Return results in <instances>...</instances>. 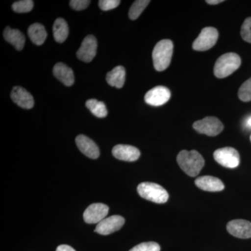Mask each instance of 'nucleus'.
Segmentation results:
<instances>
[{"mask_svg": "<svg viewBox=\"0 0 251 251\" xmlns=\"http://www.w3.org/2000/svg\"></svg>", "mask_w": 251, "mask_h": 251, "instance_id": "473e14b6", "label": "nucleus"}, {"mask_svg": "<svg viewBox=\"0 0 251 251\" xmlns=\"http://www.w3.org/2000/svg\"><path fill=\"white\" fill-rule=\"evenodd\" d=\"M125 224V219L122 216H111L99 223L94 232L102 235H108L121 229Z\"/></svg>", "mask_w": 251, "mask_h": 251, "instance_id": "9d476101", "label": "nucleus"}, {"mask_svg": "<svg viewBox=\"0 0 251 251\" xmlns=\"http://www.w3.org/2000/svg\"><path fill=\"white\" fill-rule=\"evenodd\" d=\"M219 32L216 28L204 27L193 44V49L197 51H206L214 47L217 42Z\"/></svg>", "mask_w": 251, "mask_h": 251, "instance_id": "423d86ee", "label": "nucleus"}, {"mask_svg": "<svg viewBox=\"0 0 251 251\" xmlns=\"http://www.w3.org/2000/svg\"><path fill=\"white\" fill-rule=\"evenodd\" d=\"M11 98L13 101L21 108L28 110L34 107V98L29 92L22 87H14L11 91Z\"/></svg>", "mask_w": 251, "mask_h": 251, "instance_id": "4468645a", "label": "nucleus"}, {"mask_svg": "<svg viewBox=\"0 0 251 251\" xmlns=\"http://www.w3.org/2000/svg\"><path fill=\"white\" fill-rule=\"evenodd\" d=\"M85 105L94 116L99 118H103L108 115V110L103 102L99 101L97 99H89L86 101Z\"/></svg>", "mask_w": 251, "mask_h": 251, "instance_id": "4be33fe9", "label": "nucleus"}, {"mask_svg": "<svg viewBox=\"0 0 251 251\" xmlns=\"http://www.w3.org/2000/svg\"><path fill=\"white\" fill-rule=\"evenodd\" d=\"M137 190L140 197L158 204L166 203L169 198L168 191L155 183H141L138 185Z\"/></svg>", "mask_w": 251, "mask_h": 251, "instance_id": "20e7f679", "label": "nucleus"}, {"mask_svg": "<svg viewBox=\"0 0 251 251\" xmlns=\"http://www.w3.org/2000/svg\"><path fill=\"white\" fill-rule=\"evenodd\" d=\"M79 150L85 156L92 159H97L100 155L99 149L93 140L84 135H79L75 139Z\"/></svg>", "mask_w": 251, "mask_h": 251, "instance_id": "2eb2a0df", "label": "nucleus"}, {"mask_svg": "<svg viewBox=\"0 0 251 251\" xmlns=\"http://www.w3.org/2000/svg\"><path fill=\"white\" fill-rule=\"evenodd\" d=\"M109 207L102 203H94L89 206L83 214L87 224H99L108 215Z\"/></svg>", "mask_w": 251, "mask_h": 251, "instance_id": "9b49d317", "label": "nucleus"}, {"mask_svg": "<svg viewBox=\"0 0 251 251\" xmlns=\"http://www.w3.org/2000/svg\"><path fill=\"white\" fill-rule=\"evenodd\" d=\"M193 128L201 134L208 136H216L224 130V125L215 117H206L205 118L195 122Z\"/></svg>", "mask_w": 251, "mask_h": 251, "instance_id": "39448f33", "label": "nucleus"}, {"mask_svg": "<svg viewBox=\"0 0 251 251\" xmlns=\"http://www.w3.org/2000/svg\"><path fill=\"white\" fill-rule=\"evenodd\" d=\"M53 74L64 85L71 87L75 82L74 72L64 63H57L53 68Z\"/></svg>", "mask_w": 251, "mask_h": 251, "instance_id": "f3484780", "label": "nucleus"}, {"mask_svg": "<svg viewBox=\"0 0 251 251\" xmlns=\"http://www.w3.org/2000/svg\"><path fill=\"white\" fill-rule=\"evenodd\" d=\"M229 234L240 239L251 238V222L246 220L237 219L229 221L227 225Z\"/></svg>", "mask_w": 251, "mask_h": 251, "instance_id": "f8f14e48", "label": "nucleus"}, {"mask_svg": "<svg viewBox=\"0 0 251 251\" xmlns=\"http://www.w3.org/2000/svg\"><path fill=\"white\" fill-rule=\"evenodd\" d=\"M241 35L244 41L251 44V17L247 18L243 23Z\"/></svg>", "mask_w": 251, "mask_h": 251, "instance_id": "bb28decb", "label": "nucleus"}, {"mask_svg": "<svg viewBox=\"0 0 251 251\" xmlns=\"http://www.w3.org/2000/svg\"><path fill=\"white\" fill-rule=\"evenodd\" d=\"M97 47L98 43L95 36H86L81 44L80 49L77 51V58L84 62H92L97 54Z\"/></svg>", "mask_w": 251, "mask_h": 251, "instance_id": "1a4fd4ad", "label": "nucleus"}, {"mask_svg": "<svg viewBox=\"0 0 251 251\" xmlns=\"http://www.w3.org/2000/svg\"><path fill=\"white\" fill-rule=\"evenodd\" d=\"M121 1L119 0H100L99 1V6L103 11H109L117 8L120 4Z\"/></svg>", "mask_w": 251, "mask_h": 251, "instance_id": "cd10ccee", "label": "nucleus"}, {"mask_svg": "<svg viewBox=\"0 0 251 251\" xmlns=\"http://www.w3.org/2000/svg\"><path fill=\"white\" fill-rule=\"evenodd\" d=\"M224 0H206V2L211 5H216L224 2Z\"/></svg>", "mask_w": 251, "mask_h": 251, "instance_id": "2f4dec72", "label": "nucleus"}, {"mask_svg": "<svg viewBox=\"0 0 251 251\" xmlns=\"http://www.w3.org/2000/svg\"><path fill=\"white\" fill-rule=\"evenodd\" d=\"M34 7V1L31 0H22V1H18L14 2L12 5V9L15 12L27 13L31 11Z\"/></svg>", "mask_w": 251, "mask_h": 251, "instance_id": "b1692460", "label": "nucleus"}, {"mask_svg": "<svg viewBox=\"0 0 251 251\" xmlns=\"http://www.w3.org/2000/svg\"><path fill=\"white\" fill-rule=\"evenodd\" d=\"M195 184L203 191H210V192L221 191L225 188L223 181L219 178L213 176H200L196 179Z\"/></svg>", "mask_w": 251, "mask_h": 251, "instance_id": "dca6fc26", "label": "nucleus"}, {"mask_svg": "<svg viewBox=\"0 0 251 251\" xmlns=\"http://www.w3.org/2000/svg\"><path fill=\"white\" fill-rule=\"evenodd\" d=\"M126 80V70L122 66H117L108 73L106 81L108 85L117 88H122L125 85Z\"/></svg>", "mask_w": 251, "mask_h": 251, "instance_id": "6ab92c4d", "label": "nucleus"}, {"mask_svg": "<svg viewBox=\"0 0 251 251\" xmlns=\"http://www.w3.org/2000/svg\"><path fill=\"white\" fill-rule=\"evenodd\" d=\"M176 161L181 169L190 176H196L204 166L202 155L196 150H182L176 157Z\"/></svg>", "mask_w": 251, "mask_h": 251, "instance_id": "f257e3e1", "label": "nucleus"}, {"mask_svg": "<svg viewBox=\"0 0 251 251\" xmlns=\"http://www.w3.org/2000/svg\"><path fill=\"white\" fill-rule=\"evenodd\" d=\"M241 63L240 57L234 52L223 54L215 63L214 75L219 78L229 76L239 69Z\"/></svg>", "mask_w": 251, "mask_h": 251, "instance_id": "7ed1b4c3", "label": "nucleus"}, {"mask_svg": "<svg viewBox=\"0 0 251 251\" xmlns=\"http://www.w3.org/2000/svg\"><path fill=\"white\" fill-rule=\"evenodd\" d=\"M112 155L117 159L125 161H135L139 158L140 151L138 148L127 145H117L114 147Z\"/></svg>", "mask_w": 251, "mask_h": 251, "instance_id": "ddd939ff", "label": "nucleus"}, {"mask_svg": "<svg viewBox=\"0 0 251 251\" xmlns=\"http://www.w3.org/2000/svg\"><path fill=\"white\" fill-rule=\"evenodd\" d=\"M173 53V43L164 39L157 43L153 50V67L158 72H163L171 64Z\"/></svg>", "mask_w": 251, "mask_h": 251, "instance_id": "f03ea898", "label": "nucleus"}, {"mask_svg": "<svg viewBox=\"0 0 251 251\" xmlns=\"http://www.w3.org/2000/svg\"><path fill=\"white\" fill-rule=\"evenodd\" d=\"M150 0H137L132 4L128 12V16L131 20H136L143 12L145 8L150 4Z\"/></svg>", "mask_w": 251, "mask_h": 251, "instance_id": "5701e85b", "label": "nucleus"}, {"mask_svg": "<svg viewBox=\"0 0 251 251\" xmlns=\"http://www.w3.org/2000/svg\"><path fill=\"white\" fill-rule=\"evenodd\" d=\"M69 3H70L71 7L73 9L75 10V11H82V10L87 9L91 1L89 0H72Z\"/></svg>", "mask_w": 251, "mask_h": 251, "instance_id": "c85d7f7f", "label": "nucleus"}, {"mask_svg": "<svg viewBox=\"0 0 251 251\" xmlns=\"http://www.w3.org/2000/svg\"><path fill=\"white\" fill-rule=\"evenodd\" d=\"M28 35L29 39L37 46H41L45 42L47 38V32L46 28L43 25L39 23H34L31 25L28 29Z\"/></svg>", "mask_w": 251, "mask_h": 251, "instance_id": "aec40b11", "label": "nucleus"}, {"mask_svg": "<svg viewBox=\"0 0 251 251\" xmlns=\"http://www.w3.org/2000/svg\"><path fill=\"white\" fill-rule=\"evenodd\" d=\"M214 158L221 166L227 168H237L240 162L239 152L232 148H220L216 150Z\"/></svg>", "mask_w": 251, "mask_h": 251, "instance_id": "0eeeda50", "label": "nucleus"}, {"mask_svg": "<svg viewBox=\"0 0 251 251\" xmlns=\"http://www.w3.org/2000/svg\"><path fill=\"white\" fill-rule=\"evenodd\" d=\"M161 247L156 242L141 243L138 245L135 246L129 251H160Z\"/></svg>", "mask_w": 251, "mask_h": 251, "instance_id": "a878e982", "label": "nucleus"}, {"mask_svg": "<svg viewBox=\"0 0 251 251\" xmlns=\"http://www.w3.org/2000/svg\"><path fill=\"white\" fill-rule=\"evenodd\" d=\"M52 30H53L54 40L57 43L64 42L69 36V26L65 20L63 18H57L54 21Z\"/></svg>", "mask_w": 251, "mask_h": 251, "instance_id": "412c9836", "label": "nucleus"}, {"mask_svg": "<svg viewBox=\"0 0 251 251\" xmlns=\"http://www.w3.org/2000/svg\"><path fill=\"white\" fill-rule=\"evenodd\" d=\"M56 251H75L70 246L68 245H60L57 248Z\"/></svg>", "mask_w": 251, "mask_h": 251, "instance_id": "c756f323", "label": "nucleus"}, {"mask_svg": "<svg viewBox=\"0 0 251 251\" xmlns=\"http://www.w3.org/2000/svg\"><path fill=\"white\" fill-rule=\"evenodd\" d=\"M238 97L244 102L251 100V77L242 84L238 92Z\"/></svg>", "mask_w": 251, "mask_h": 251, "instance_id": "393cba45", "label": "nucleus"}, {"mask_svg": "<svg viewBox=\"0 0 251 251\" xmlns=\"http://www.w3.org/2000/svg\"><path fill=\"white\" fill-rule=\"evenodd\" d=\"M171 92L164 86H157L148 91L145 96V100L149 105L160 106L170 100Z\"/></svg>", "mask_w": 251, "mask_h": 251, "instance_id": "6e6552de", "label": "nucleus"}, {"mask_svg": "<svg viewBox=\"0 0 251 251\" xmlns=\"http://www.w3.org/2000/svg\"><path fill=\"white\" fill-rule=\"evenodd\" d=\"M3 34L5 40L14 46L18 50H22L25 44V36L21 31L6 27Z\"/></svg>", "mask_w": 251, "mask_h": 251, "instance_id": "a211bd4d", "label": "nucleus"}, {"mask_svg": "<svg viewBox=\"0 0 251 251\" xmlns=\"http://www.w3.org/2000/svg\"><path fill=\"white\" fill-rule=\"evenodd\" d=\"M244 125V127L247 129H251V115L246 119Z\"/></svg>", "mask_w": 251, "mask_h": 251, "instance_id": "7c9ffc66", "label": "nucleus"}]
</instances>
